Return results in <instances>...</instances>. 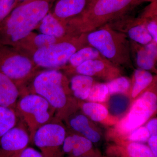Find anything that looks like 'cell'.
<instances>
[{
	"label": "cell",
	"instance_id": "obj_26",
	"mask_svg": "<svg viewBox=\"0 0 157 157\" xmlns=\"http://www.w3.org/2000/svg\"><path fill=\"white\" fill-rule=\"evenodd\" d=\"M109 96L106 84L95 82L91 88L86 100L89 102L101 104L106 102Z\"/></svg>",
	"mask_w": 157,
	"mask_h": 157
},
{
	"label": "cell",
	"instance_id": "obj_14",
	"mask_svg": "<svg viewBox=\"0 0 157 157\" xmlns=\"http://www.w3.org/2000/svg\"><path fill=\"white\" fill-rule=\"evenodd\" d=\"M63 40H60L46 34H36L32 32L18 42L14 48L29 57L37 49Z\"/></svg>",
	"mask_w": 157,
	"mask_h": 157
},
{
	"label": "cell",
	"instance_id": "obj_32",
	"mask_svg": "<svg viewBox=\"0 0 157 157\" xmlns=\"http://www.w3.org/2000/svg\"><path fill=\"white\" fill-rule=\"evenodd\" d=\"M148 147L155 156L157 157V135L151 136L147 140Z\"/></svg>",
	"mask_w": 157,
	"mask_h": 157
},
{
	"label": "cell",
	"instance_id": "obj_23",
	"mask_svg": "<svg viewBox=\"0 0 157 157\" xmlns=\"http://www.w3.org/2000/svg\"><path fill=\"white\" fill-rule=\"evenodd\" d=\"M81 108L84 115L94 121L104 122L109 116L107 107L101 103L85 102L82 104Z\"/></svg>",
	"mask_w": 157,
	"mask_h": 157
},
{
	"label": "cell",
	"instance_id": "obj_12",
	"mask_svg": "<svg viewBox=\"0 0 157 157\" xmlns=\"http://www.w3.org/2000/svg\"><path fill=\"white\" fill-rule=\"evenodd\" d=\"M92 0H56L51 11L57 19L67 23L81 16Z\"/></svg>",
	"mask_w": 157,
	"mask_h": 157
},
{
	"label": "cell",
	"instance_id": "obj_15",
	"mask_svg": "<svg viewBox=\"0 0 157 157\" xmlns=\"http://www.w3.org/2000/svg\"><path fill=\"white\" fill-rule=\"evenodd\" d=\"M157 43L152 42L143 45L133 42L131 47L136 52V64L138 67L147 71L155 70L157 58Z\"/></svg>",
	"mask_w": 157,
	"mask_h": 157
},
{
	"label": "cell",
	"instance_id": "obj_16",
	"mask_svg": "<svg viewBox=\"0 0 157 157\" xmlns=\"http://www.w3.org/2000/svg\"><path fill=\"white\" fill-rule=\"evenodd\" d=\"M65 118H68V124L72 130L92 143H97L101 140L100 133L93 128L88 118L84 114L71 113Z\"/></svg>",
	"mask_w": 157,
	"mask_h": 157
},
{
	"label": "cell",
	"instance_id": "obj_7",
	"mask_svg": "<svg viewBox=\"0 0 157 157\" xmlns=\"http://www.w3.org/2000/svg\"><path fill=\"white\" fill-rule=\"evenodd\" d=\"M38 68L27 56L0 43V72L14 82L20 90L37 74Z\"/></svg>",
	"mask_w": 157,
	"mask_h": 157
},
{
	"label": "cell",
	"instance_id": "obj_9",
	"mask_svg": "<svg viewBox=\"0 0 157 157\" xmlns=\"http://www.w3.org/2000/svg\"><path fill=\"white\" fill-rule=\"evenodd\" d=\"M67 135L64 127L56 118L37 130L32 144L40 150L44 157H60V148Z\"/></svg>",
	"mask_w": 157,
	"mask_h": 157
},
{
	"label": "cell",
	"instance_id": "obj_5",
	"mask_svg": "<svg viewBox=\"0 0 157 157\" xmlns=\"http://www.w3.org/2000/svg\"><path fill=\"white\" fill-rule=\"evenodd\" d=\"M88 45L86 33H82L37 49L29 57L38 68L58 70L64 67L76 52Z\"/></svg>",
	"mask_w": 157,
	"mask_h": 157
},
{
	"label": "cell",
	"instance_id": "obj_33",
	"mask_svg": "<svg viewBox=\"0 0 157 157\" xmlns=\"http://www.w3.org/2000/svg\"><path fill=\"white\" fill-rule=\"evenodd\" d=\"M26 1H27V0H16L14 8L17 6H18V5H19L20 4H21V3L23 2H25Z\"/></svg>",
	"mask_w": 157,
	"mask_h": 157
},
{
	"label": "cell",
	"instance_id": "obj_2",
	"mask_svg": "<svg viewBox=\"0 0 157 157\" xmlns=\"http://www.w3.org/2000/svg\"><path fill=\"white\" fill-rule=\"evenodd\" d=\"M146 0H92L81 16L69 21L78 35L96 30L128 15Z\"/></svg>",
	"mask_w": 157,
	"mask_h": 157
},
{
	"label": "cell",
	"instance_id": "obj_3",
	"mask_svg": "<svg viewBox=\"0 0 157 157\" xmlns=\"http://www.w3.org/2000/svg\"><path fill=\"white\" fill-rule=\"evenodd\" d=\"M26 93L44 98L56 111L57 119L65 118L74 109L69 82L59 70L49 69L37 73L33 78L31 90Z\"/></svg>",
	"mask_w": 157,
	"mask_h": 157
},
{
	"label": "cell",
	"instance_id": "obj_19",
	"mask_svg": "<svg viewBox=\"0 0 157 157\" xmlns=\"http://www.w3.org/2000/svg\"><path fill=\"white\" fill-rule=\"evenodd\" d=\"M131 24L122 33H126L127 36L133 42L141 45H146L152 42V39L146 28V20L141 17L134 20L131 19Z\"/></svg>",
	"mask_w": 157,
	"mask_h": 157
},
{
	"label": "cell",
	"instance_id": "obj_35",
	"mask_svg": "<svg viewBox=\"0 0 157 157\" xmlns=\"http://www.w3.org/2000/svg\"><path fill=\"white\" fill-rule=\"evenodd\" d=\"M87 157L81 156V157Z\"/></svg>",
	"mask_w": 157,
	"mask_h": 157
},
{
	"label": "cell",
	"instance_id": "obj_20",
	"mask_svg": "<svg viewBox=\"0 0 157 157\" xmlns=\"http://www.w3.org/2000/svg\"><path fill=\"white\" fill-rule=\"evenodd\" d=\"M95 83L94 78L91 76L76 74L69 82L71 94L78 100H86L91 88Z\"/></svg>",
	"mask_w": 157,
	"mask_h": 157
},
{
	"label": "cell",
	"instance_id": "obj_10",
	"mask_svg": "<svg viewBox=\"0 0 157 157\" xmlns=\"http://www.w3.org/2000/svg\"><path fill=\"white\" fill-rule=\"evenodd\" d=\"M29 143L28 130L17 124L0 139V157H13Z\"/></svg>",
	"mask_w": 157,
	"mask_h": 157
},
{
	"label": "cell",
	"instance_id": "obj_13",
	"mask_svg": "<svg viewBox=\"0 0 157 157\" xmlns=\"http://www.w3.org/2000/svg\"><path fill=\"white\" fill-rule=\"evenodd\" d=\"M37 29L40 33L52 36L60 40L77 36L67 23L57 19L51 11L41 21Z\"/></svg>",
	"mask_w": 157,
	"mask_h": 157
},
{
	"label": "cell",
	"instance_id": "obj_4",
	"mask_svg": "<svg viewBox=\"0 0 157 157\" xmlns=\"http://www.w3.org/2000/svg\"><path fill=\"white\" fill-rule=\"evenodd\" d=\"M86 39L89 45L113 65L134 68L131 42L126 34L105 25L86 33Z\"/></svg>",
	"mask_w": 157,
	"mask_h": 157
},
{
	"label": "cell",
	"instance_id": "obj_18",
	"mask_svg": "<svg viewBox=\"0 0 157 157\" xmlns=\"http://www.w3.org/2000/svg\"><path fill=\"white\" fill-rule=\"evenodd\" d=\"M20 90L10 78L0 72V106L15 109Z\"/></svg>",
	"mask_w": 157,
	"mask_h": 157
},
{
	"label": "cell",
	"instance_id": "obj_24",
	"mask_svg": "<svg viewBox=\"0 0 157 157\" xmlns=\"http://www.w3.org/2000/svg\"><path fill=\"white\" fill-rule=\"evenodd\" d=\"M17 117L14 108L0 106V139L17 124Z\"/></svg>",
	"mask_w": 157,
	"mask_h": 157
},
{
	"label": "cell",
	"instance_id": "obj_34",
	"mask_svg": "<svg viewBox=\"0 0 157 157\" xmlns=\"http://www.w3.org/2000/svg\"><path fill=\"white\" fill-rule=\"evenodd\" d=\"M157 0H146L147 2H149L151 3L153 2H157Z\"/></svg>",
	"mask_w": 157,
	"mask_h": 157
},
{
	"label": "cell",
	"instance_id": "obj_11",
	"mask_svg": "<svg viewBox=\"0 0 157 157\" xmlns=\"http://www.w3.org/2000/svg\"><path fill=\"white\" fill-rule=\"evenodd\" d=\"M76 74L97 77L109 81L121 76L119 67L108 60L95 59L87 61L74 68Z\"/></svg>",
	"mask_w": 157,
	"mask_h": 157
},
{
	"label": "cell",
	"instance_id": "obj_17",
	"mask_svg": "<svg viewBox=\"0 0 157 157\" xmlns=\"http://www.w3.org/2000/svg\"><path fill=\"white\" fill-rule=\"evenodd\" d=\"M93 143L78 134L66 135L62 145V150L73 157L84 156L92 149Z\"/></svg>",
	"mask_w": 157,
	"mask_h": 157
},
{
	"label": "cell",
	"instance_id": "obj_30",
	"mask_svg": "<svg viewBox=\"0 0 157 157\" xmlns=\"http://www.w3.org/2000/svg\"><path fill=\"white\" fill-rule=\"evenodd\" d=\"M13 157H44L40 152L35 148L27 147L17 153Z\"/></svg>",
	"mask_w": 157,
	"mask_h": 157
},
{
	"label": "cell",
	"instance_id": "obj_25",
	"mask_svg": "<svg viewBox=\"0 0 157 157\" xmlns=\"http://www.w3.org/2000/svg\"><path fill=\"white\" fill-rule=\"evenodd\" d=\"M109 95L126 94L131 87V81L128 77L120 76L106 83Z\"/></svg>",
	"mask_w": 157,
	"mask_h": 157
},
{
	"label": "cell",
	"instance_id": "obj_21",
	"mask_svg": "<svg viewBox=\"0 0 157 157\" xmlns=\"http://www.w3.org/2000/svg\"><path fill=\"white\" fill-rule=\"evenodd\" d=\"M95 59L108 60L94 47L88 45L80 48L73 54L68 63L71 67L74 69L84 62Z\"/></svg>",
	"mask_w": 157,
	"mask_h": 157
},
{
	"label": "cell",
	"instance_id": "obj_22",
	"mask_svg": "<svg viewBox=\"0 0 157 157\" xmlns=\"http://www.w3.org/2000/svg\"><path fill=\"white\" fill-rule=\"evenodd\" d=\"M154 77L149 71L138 69L134 73V82L132 87L131 96L133 98L137 96L151 85L154 81Z\"/></svg>",
	"mask_w": 157,
	"mask_h": 157
},
{
	"label": "cell",
	"instance_id": "obj_27",
	"mask_svg": "<svg viewBox=\"0 0 157 157\" xmlns=\"http://www.w3.org/2000/svg\"><path fill=\"white\" fill-rule=\"evenodd\" d=\"M126 150L130 157H155L148 146L140 142L130 141Z\"/></svg>",
	"mask_w": 157,
	"mask_h": 157
},
{
	"label": "cell",
	"instance_id": "obj_29",
	"mask_svg": "<svg viewBox=\"0 0 157 157\" xmlns=\"http://www.w3.org/2000/svg\"><path fill=\"white\" fill-rule=\"evenodd\" d=\"M16 0H0V23L14 9Z\"/></svg>",
	"mask_w": 157,
	"mask_h": 157
},
{
	"label": "cell",
	"instance_id": "obj_8",
	"mask_svg": "<svg viewBox=\"0 0 157 157\" xmlns=\"http://www.w3.org/2000/svg\"><path fill=\"white\" fill-rule=\"evenodd\" d=\"M157 108L156 94L152 90H147L134 102L127 115L119 122L117 130L122 135H128L146 123Z\"/></svg>",
	"mask_w": 157,
	"mask_h": 157
},
{
	"label": "cell",
	"instance_id": "obj_6",
	"mask_svg": "<svg viewBox=\"0 0 157 157\" xmlns=\"http://www.w3.org/2000/svg\"><path fill=\"white\" fill-rule=\"evenodd\" d=\"M15 110L17 116L25 124L32 144L37 130L53 120L56 111L44 98L31 93H24L17 100Z\"/></svg>",
	"mask_w": 157,
	"mask_h": 157
},
{
	"label": "cell",
	"instance_id": "obj_28",
	"mask_svg": "<svg viewBox=\"0 0 157 157\" xmlns=\"http://www.w3.org/2000/svg\"><path fill=\"white\" fill-rule=\"evenodd\" d=\"M149 132L146 127L140 126L132 131L128 135V139L130 142H147L150 137Z\"/></svg>",
	"mask_w": 157,
	"mask_h": 157
},
{
	"label": "cell",
	"instance_id": "obj_31",
	"mask_svg": "<svg viewBox=\"0 0 157 157\" xmlns=\"http://www.w3.org/2000/svg\"><path fill=\"white\" fill-rule=\"evenodd\" d=\"M146 127L149 132L150 136L157 135V118H153L149 121Z\"/></svg>",
	"mask_w": 157,
	"mask_h": 157
},
{
	"label": "cell",
	"instance_id": "obj_1",
	"mask_svg": "<svg viewBox=\"0 0 157 157\" xmlns=\"http://www.w3.org/2000/svg\"><path fill=\"white\" fill-rule=\"evenodd\" d=\"M56 0H27L0 23V43L14 47L38 27Z\"/></svg>",
	"mask_w": 157,
	"mask_h": 157
}]
</instances>
